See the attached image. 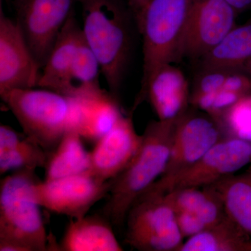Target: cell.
Returning a JSON list of instances; mask_svg holds the SVG:
<instances>
[{"label":"cell","instance_id":"20","mask_svg":"<svg viewBox=\"0 0 251 251\" xmlns=\"http://www.w3.org/2000/svg\"><path fill=\"white\" fill-rule=\"evenodd\" d=\"M206 186L217 195L229 219L251 236V166Z\"/></svg>","mask_w":251,"mask_h":251},{"label":"cell","instance_id":"17","mask_svg":"<svg viewBox=\"0 0 251 251\" xmlns=\"http://www.w3.org/2000/svg\"><path fill=\"white\" fill-rule=\"evenodd\" d=\"M82 36V28L75 19V14H73L63 28L43 67L37 87L61 94Z\"/></svg>","mask_w":251,"mask_h":251},{"label":"cell","instance_id":"23","mask_svg":"<svg viewBox=\"0 0 251 251\" xmlns=\"http://www.w3.org/2000/svg\"><path fill=\"white\" fill-rule=\"evenodd\" d=\"M100 73L101 70L98 59L82 34L61 94L69 98H78L103 93L105 91L99 82Z\"/></svg>","mask_w":251,"mask_h":251},{"label":"cell","instance_id":"22","mask_svg":"<svg viewBox=\"0 0 251 251\" xmlns=\"http://www.w3.org/2000/svg\"><path fill=\"white\" fill-rule=\"evenodd\" d=\"M179 251H251V236L227 216L188 238Z\"/></svg>","mask_w":251,"mask_h":251},{"label":"cell","instance_id":"6","mask_svg":"<svg viewBox=\"0 0 251 251\" xmlns=\"http://www.w3.org/2000/svg\"><path fill=\"white\" fill-rule=\"evenodd\" d=\"M125 242L140 251H179L184 239L165 194L147 190L126 219Z\"/></svg>","mask_w":251,"mask_h":251},{"label":"cell","instance_id":"13","mask_svg":"<svg viewBox=\"0 0 251 251\" xmlns=\"http://www.w3.org/2000/svg\"><path fill=\"white\" fill-rule=\"evenodd\" d=\"M131 117L122 115L90 152L88 172L101 181H110L126 167L142 143Z\"/></svg>","mask_w":251,"mask_h":251},{"label":"cell","instance_id":"15","mask_svg":"<svg viewBox=\"0 0 251 251\" xmlns=\"http://www.w3.org/2000/svg\"><path fill=\"white\" fill-rule=\"evenodd\" d=\"M72 100L70 125L82 139L96 143L111 129L122 114L118 99L110 92Z\"/></svg>","mask_w":251,"mask_h":251},{"label":"cell","instance_id":"12","mask_svg":"<svg viewBox=\"0 0 251 251\" xmlns=\"http://www.w3.org/2000/svg\"><path fill=\"white\" fill-rule=\"evenodd\" d=\"M40 71L17 23L5 16L1 7L0 94L37 87Z\"/></svg>","mask_w":251,"mask_h":251},{"label":"cell","instance_id":"8","mask_svg":"<svg viewBox=\"0 0 251 251\" xmlns=\"http://www.w3.org/2000/svg\"><path fill=\"white\" fill-rule=\"evenodd\" d=\"M74 2L75 0H13L16 23L41 69L74 14Z\"/></svg>","mask_w":251,"mask_h":251},{"label":"cell","instance_id":"14","mask_svg":"<svg viewBox=\"0 0 251 251\" xmlns=\"http://www.w3.org/2000/svg\"><path fill=\"white\" fill-rule=\"evenodd\" d=\"M190 96L184 73L173 64H165L151 77L137 108L148 100L158 120H176L187 111Z\"/></svg>","mask_w":251,"mask_h":251},{"label":"cell","instance_id":"11","mask_svg":"<svg viewBox=\"0 0 251 251\" xmlns=\"http://www.w3.org/2000/svg\"><path fill=\"white\" fill-rule=\"evenodd\" d=\"M248 165H251V140L223 138L196 164L175 178L168 192L177 188L204 187L235 174Z\"/></svg>","mask_w":251,"mask_h":251},{"label":"cell","instance_id":"7","mask_svg":"<svg viewBox=\"0 0 251 251\" xmlns=\"http://www.w3.org/2000/svg\"><path fill=\"white\" fill-rule=\"evenodd\" d=\"M223 138L219 126L209 115L187 110L176 120L166 169L148 189L166 194L175 178L196 164Z\"/></svg>","mask_w":251,"mask_h":251},{"label":"cell","instance_id":"18","mask_svg":"<svg viewBox=\"0 0 251 251\" xmlns=\"http://www.w3.org/2000/svg\"><path fill=\"white\" fill-rule=\"evenodd\" d=\"M49 153L24 133L7 125L0 126V174L45 168Z\"/></svg>","mask_w":251,"mask_h":251},{"label":"cell","instance_id":"2","mask_svg":"<svg viewBox=\"0 0 251 251\" xmlns=\"http://www.w3.org/2000/svg\"><path fill=\"white\" fill-rule=\"evenodd\" d=\"M86 42L98 59L109 92L119 93L129 63L131 23L121 0H81Z\"/></svg>","mask_w":251,"mask_h":251},{"label":"cell","instance_id":"1","mask_svg":"<svg viewBox=\"0 0 251 251\" xmlns=\"http://www.w3.org/2000/svg\"><path fill=\"white\" fill-rule=\"evenodd\" d=\"M178 119V118H177ZM176 120L150 122L142 143L126 167L111 181L103 216L117 228L125 226L135 201L159 179L171 153Z\"/></svg>","mask_w":251,"mask_h":251},{"label":"cell","instance_id":"24","mask_svg":"<svg viewBox=\"0 0 251 251\" xmlns=\"http://www.w3.org/2000/svg\"><path fill=\"white\" fill-rule=\"evenodd\" d=\"M231 70L224 69H210L202 70L195 81L191 96L212 93L223 88L225 80Z\"/></svg>","mask_w":251,"mask_h":251},{"label":"cell","instance_id":"21","mask_svg":"<svg viewBox=\"0 0 251 251\" xmlns=\"http://www.w3.org/2000/svg\"><path fill=\"white\" fill-rule=\"evenodd\" d=\"M90 152L74 128H68L56 148L49 155L45 166V181L59 179L88 171Z\"/></svg>","mask_w":251,"mask_h":251},{"label":"cell","instance_id":"4","mask_svg":"<svg viewBox=\"0 0 251 251\" xmlns=\"http://www.w3.org/2000/svg\"><path fill=\"white\" fill-rule=\"evenodd\" d=\"M191 0H148L135 12L143 36V74L133 110L155 73L181 59V49Z\"/></svg>","mask_w":251,"mask_h":251},{"label":"cell","instance_id":"28","mask_svg":"<svg viewBox=\"0 0 251 251\" xmlns=\"http://www.w3.org/2000/svg\"><path fill=\"white\" fill-rule=\"evenodd\" d=\"M244 71L249 74L251 78V59L246 64L245 67H244Z\"/></svg>","mask_w":251,"mask_h":251},{"label":"cell","instance_id":"5","mask_svg":"<svg viewBox=\"0 0 251 251\" xmlns=\"http://www.w3.org/2000/svg\"><path fill=\"white\" fill-rule=\"evenodd\" d=\"M1 98L16 117L23 133L49 153L58 145L70 125L72 100L47 89H16Z\"/></svg>","mask_w":251,"mask_h":251},{"label":"cell","instance_id":"10","mask_svg":"<svg viewBox=\"0 0 251 251\" xmlns=\"http://www.w3.org/2000/svg\"><path fill=\"white\" fill-rule=\"evenodd\" d=\"M237 14L225 0H191L181 59L202 58L235 27Z\"/></svg>","mask_w":251,"mask_h":251},{"label":"cell","instance_id":"3","mask_svg":"<svg viewBox=\"0 0 251 251\" xmlns=\"http://www.w3.org/2000/svg\"><path fill=\"white\" fill-rule=\"evenodd\" d=\"M39 181L32 170L5 176L0 186V251H47L52 244L41 206L32 196Z\"/></svg>","mask_w":251,"mask_h":251},{"label":"cell","instance_id":"19","mask_svg":"<svg viewBox=\"0 0 251 251\" xmlns=\"http://www.w3.org/2000/svg\"><path fill=\"white\" fill-rule=\"evenodd\" d=\"M251 59V18L236 25L201 60L202 70H243Z\"/></svg>","mask_w":251,"mask_h":251},{"label":"cell","instance_id":"25","mask_svg":"<svg viewBox=\"0 0 251 251\" xmlns=\"http://www.w3.org/2000/svg\"><path fill=\"white\" fill-rule=\"evenodd\" d=\"M176 221L184 238H190L206 229L205 226L196 214L180 211L175 212Z\"/></svg>","mask_w":251,"mask_h":251},{"label":"cell","instance_id":"16","mask_svg":"<svg viewBox=\"0 0 251 251\" xmlns=\"http://www.w3.org/2000/svg\"><path fill=\"white\" fill-rule=\"evenodd\" d=\"M112 226L103 216H85L80 219H71L59 244V251H124Z\"/></svg>","mask_w":251,"mask_h":251},{"label":"cell","instance_id":"9","mask_svg":"<svg viewBox=\"0 0 251 251\" xmlns=\"http://www.w3.org/2000/svg\"><path fill=\"white\" fill-rule=\"evenodd\" d=\"M111 181H101L88 171L51 181H37L32 196L41 207L58 215L80 219L109 194Z\"/></svg>","mask_w":251,"mask_h":251},{"label":"cell","instance_id":"26","mask_svg":"<svg viewBox=\"0 0 251 251\" xmlns=\"http://www.w3.org/2000/svg\"><path fill=\"white\" fill-rule=\"evenodd\" d=\"M237 13L251 9V0H225Z\"/></svg>","mask_w":251,"mask_h":251},{"label":"cell","instance_id":"27","mask_svg":"<svg viewBox=\"0 0 251 251\" xmlns=\"http://www.w3.org/2000/svg\"><path fill=\"white\" fill-rule=\"evenodd\" d=\"M129 1L130 6H133L135 13L138 11L148 0H128Z\"/></svg>","mask_w":251,"mask_h":251}]
</instances>
